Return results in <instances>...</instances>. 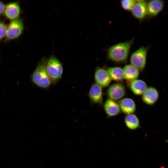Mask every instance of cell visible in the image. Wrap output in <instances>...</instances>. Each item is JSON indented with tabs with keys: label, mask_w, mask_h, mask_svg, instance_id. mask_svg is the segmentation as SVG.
Returning <instances> with one entry per match:
<instances>
[{
	"label": "cell",
	"mask_w": 168,
	"mask_h": 168,
	"mask_svg": "<svg viewBox=\"0 0 168 168\" xmlns=\"http://www.w3.org/2000/svg\"><path fill=\"white\" fill-rule=\"evenodd\" d=\"M147 1L136 0V2L132 8L131 13L132 16L140 22L146 18Z\"/></svg>",
	"instance_id": "cell-10"
},
{
	"label": "cell",
	"mask_w": 168,
	"mask_h": 168,
	"mask_svg": "<svg viewBox=\"0 0 168 168\" xmlns=\"http://www.w3.org/2000/svg\"><path fill=\"white\" fill-rule=\"evenodd\" d=\"M141 96L142 100L144 103L149 105H152L158 100L159 93L156 88L148 86Z\"/></svg>",
	"instance_id": "cell-11"
},
{
	"label": "cell",
	"mask_w": 168,
	"mask_h": 168,
	"mask_svg": "<svg viewBox=\"0 0 168 168\" xmlns=\"http://www.w3.org/2000/svg\"><path fill=\"white\" fill-rule=\"evenodd\" d=\"M45 68L52 85H55L62 78L63 70V64L57 57L52 55L47 59Z\"/></svg>",
	"instance_id": "cell-3"
},
{
	"label": "cell",
	"mask_w": 168,
	"mask_h": 168,
	"mask_svg": "<svg viewBox=\"0 0 168 168\" xmlns=\"http://www.w3.org/2000/svg\"><path fill=\"white\" fill-rule=\"evenodd\" d=\"M150 46H142L133 52L130 58V64L138 68L140 72L145 69L147 63V56Z\"/></svg>",
	"instance_id": "cell-4"
},
{
	"label": "cell",
	"mask_w": 168,
	"mask_h": 168,
	"mask_svg": "<svg viewBox=\"0 0 168 168\" xmlns=\"http://www.w3.org/2000/svg\"><path fill=\"white\" fill-rule=\"evenodd\" d=\"M94 77L95 83L102 88L109 86L112 80L106 67H101L99 66L95 69Z\"/></svg>",
	"instance_id": "cell-8"
},
{
	"label": "cell",
	"mask_w": 168,
	"mask_h": 168,
	"mask_svg": "<svg viewBox=\"0 0 168 168\" xmlns=\"http://www.w3.org/2000/svg\"><path fill=\"white\" fill-rule=\"evenodd\" d=\"M6 18L12 21L18 18L21 13V8L18 2H13L5 6L4 12Z\"/></svg>",
	"instance_id": "cell-12"
},
{
	"label": "cell",
	"mask_w": 168,
	"mask_h": 168,
	"mask_svg": "<svg viewBox=\"0 0 168 168\" xmlns=\"http://www.w3.org/2000/svg\"><path fill=\"white\" fill-rule=\"evenodd\" d=\"M103 105L108 118L116 116L121 112L119 105L116 101L108 99Z\"/></svg>",
	"instance_id": "cell-14"
},
{
	"label": "cell",
	"mask_w": 168,
	"mask_h": 168,
	"mask_svg": "<svg viewBox=\"0 0 168 168\" xmlns=\"http://www.w3.org/2000/svg\"><path fill=\"white\" fill-rule=\"evenodd\" d=\"M134 38L114 44L106 49L107 59L117 64L127 63Z\"/></svg>",
	"instance_id": "cell-1"
},
{
	"label": "cell",
	"mask_w": 168,
	"mask_h": 168,
	"mask_svg": "<svg viewBox=\"0 0 168 168\" xmlns=\"http://www.w3.org/2000/svg\"><path fill=\"white\" fill-rule=\"evenodd\" d=\"M7 26L3 22L0 21V41L6 36Z\"/></svg>",
	"instance_id": "cell-20"
},
{
	"label": "cell",
	"mask_w": 168,
	"mask_h": 168,
	"mask_svg": "<svg viewBox=\"0 0 168 168\" xmlns=\"http://www.w3.org/2000/svg\"><path fill=\"white\" fill-rule=\"evenodd\" d=\"M124 122L126 127L131 130H135L140 127L139 120L134 114L126 115L124 118Z\"/></svg>",
	"instance_id": "cell-18"
},
{
	"label": "cell",
	"mask_w": 168,
	"mask_h": 168,
	"mask_svg": "<svg viewBox=\"0 0 168 168\" xmlns=\"http://www.w3.org/2000/svg\"><path fill=\"white\" fill-rule=\"evenodd\" d=\"M112 80L121 82L124 79L123 69L118 66L106 68Z\"/></svg>",
	"instance_id": "cell-17"
},
{
	"label": "cell",
	"mask_w": 168,
	"mask_h": 168,
	"mask_svg": "<svg viewBox=\"0 0 168 168\" xmlns=\"http://www.w3.org/2000/svg\"><path fill=\"white\" fill-rule=\"evenodd\" d=\"M90 102L102 106L103 105L102 87L96 83L91 85L88 93Z\"/></svg>",
	"instance_id": "cell-9"
},
{
	"label": "cell",
	"mask_w": 168,
	"mask_h": 168,
	"mask_svg": "<svg viewBox=\"0 0 168 168\" xmlns=\"http://www.w3.org/2000/svg\"><path fill=\"white\" fill-rule=\"evenodd\" d=\"M24 29L22 20L18 18L12 21L7 26L5 40L9 41L18 38L22 34Z\"/></svg>",
	"instance_id": "cell-5"
},
{
	"label": "cell",
	"mask_w": 168,
	"mask_h": 168,
	"mask_svg": "<svg viewBox=\"0 0 168 168\" xmlns=\"http://www.w3.org/2000/svg\"><path fill=\"white\" fill-rule=\"evenodd\" d=\"M5 6L4 3L0 1V15L3 13Z\"/></svg>",
	"instance_id": "cell-21"
},
{
	"label": "cell",
	"mask_w": 168,
	"mask_h": 168,
	"mask_svg": "<svg viewBox=\"0 0 168 168\" xmlns=\"http://www.w3.org/2000/svg\"><path fill=\"white\" fill-rule=\"evenodd\" d=\"M47 60L45 57L43 58L30 76L31 81L33 84L45 89H48L52 85L46 70Z\"/></svg>",
	"instance_id": "cell-2"
},
{
	"label": "cell",
	"mask_w": 168,
	"mask_h": 168,
	"mask_svg": "<svg viewBox=\"0 0 168 168\" xmlns=\"http://www.w3.org/2000/svg\"><path fill=\"white\" fill-rule=\"evenodd\" d=\"M121 112L126 115L134 114L136 110V105L134 100L129 97L123 98L119 101Z\"/></svg>",
	"instance_id": "cell-13"
},
{
	"label": "cell",
	"mask_w": 168,
	"mask_h": 168,
	"mask_svg": "<svg viewBox=\"0 0 168 168\" xmlns=\"http://www.w3.org/2000/svg\"><path fill=\"white\" fill-rule=\"evenodd\" d=\"M126 93L125 85L121 82L115 83L109 86L106 91L108 99L115 101L123 98Z\"/></svg>",
	"instance_id": "cell-6"
},
{
	"label": "cell",
	"mask_w": 168,
	"mask_h": 168,
	"mask_svg": "<svg viewBox=\"0 0 168 168\" xmlns=\"http://www.w3.org/2000/svg\"><path fill=\"white\" fill-rule=\"evenodd\" d=\"M129 88L133 93L136 96L142 95L147 86L143 80L137 79L128 83Z\"/></svg>",
	"instance_id": "cell-15"
},
{
	"label": "cell",
	"mask_w": 168,
	"mask_h": 168,
	"mask_svg": "<svg viewBox=\"0 0 168 168\" xmlns=\"http://www.w3.org/2000/svg\"><path fill=\"white\" fill-rule=\"evenodd\" d=\"M136 2L134 0H122L120 3L121 7L127 11H131Z\"/></svg>",
	"instance_id": "cell-19"
},
{
	"label": "cell",
	"mask_w": 168,
	"mask_h": 168,
	"mask_svg": "<svg viewBox=\"0 0 168 168\" xmlns=\"http://www.w3.org/2000/svg\"><path fill=\"white\" fill-rule=\"evenodd\" d=\"M165 2L162 0H152L147 1L146 18L150 19L156 17L164 8Z\"/></svg>",
	"instance_id": "cell-7"
},
{
	"label": "cell",
	"mask_w": 168,
	"mask_h": 168,
	"mask_svg": "<svg viewBox=\"0 0 168 168\" xmlns=\"http://www.w3.org/2000/svg\"><path fill=\"white\" fill-rule=\"evenodd\" d=\"M123 69L124 78L128 83L138 79L140 71L133 65L130 64H126Z\"/></svg>",
	"instance_id": "cell-16"
}]
</instances>
